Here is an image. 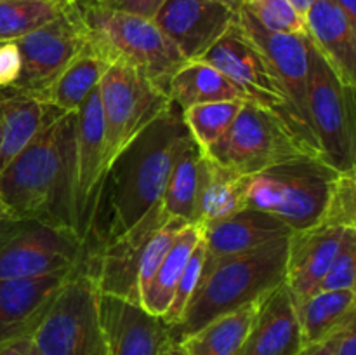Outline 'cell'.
I'll return each instance as SVG.
<instances>
[{"label":"cell","mask_w":356,"mask_h":355,"mask_svg":"<svg viewBox=\"0 0 356 355\" xmlns=\"http://www.w3.org/2000/svg\"><path fill=\"white\" fill-rule=\"evenodd\" d=\"M190 136L183 111L172 103L111 160L86 240V258L132 228L162 200L170 167Z\"/></svg>","instance_id":"6da1fadb"},{"label":"cell","mask_w":356,"mask_h":355,"mask_svg":"<svg viewBox=\"0 0 356 355\" xmlns=\"http://www.w3.org/2000/svg\"><path fill=\"white\" fill-rule=\"evenodd\" d=\"M76 111L45 125L2 171L0 204L9 214L75 230Z\"/></svg>","instance_id":"7a4b0ae2"},{"label":"cell","mask_w":356,"mask_h":355,"mask_svg":"<svg viewBox=\"0 0 356 355\" xmlns=\"http://www.w3.org/2000/svg\"><path fill=\"white\" fill-rule=\"evenodd\" d=\"M289 235L256 249L222 258L205 271L169 338L183 343L218 317L259 301L285 282Z\"/></svg>","instance_id":"3957f363"},{"label":"cell","mask_w":356,"mask_h":355,"mask_svg":"<svg viewBox=\"0 0 356 355\" xmlns=\"http://www.w3.org/2000/svg\"><path fill=\"white\" fill-rule=\"evenodd\" d=\"M79 3L89 28L90 47L108 63L124 61L134 66L169 94L170 80L188 59L163 35L155 21L97 3L82 0Z\"/></svg>","instance_id":"277c9868"},{"label":"cell","mask_w":356,"mask_h":355,"mask_svg":"<svg viewBox=\"0 0 356 355\" xmlns=\"http://www.w3.org/2000/svg\"><path fill=\"white\" fill-rule=\"evenodd\" d=\"M339 171L318 155H302L249 176L247 207L270 212L292 232L320 225Z\"/></svg>","instance_id":"5b68a950"},{"label":"cell","mask_w":356,"mask_h":355,"mask_svg":"<svg viewBox=\"0 0 356 355\" xmlns=\"http://www.w3.org/2000/svg\"><path fill=\"white\" fill-rule=\"evenodd\" d=\"M200 59L225 73L242 89L250 103L277 115L299 139L320 155L312 127L296 110L270 59L243 33L238 21H235Z\"/></svg>","instance_id":"8992f818"},{"label":"cell","mask_w":356,"mask_h":355,"mask_svg":"<svg viewBox=\"0 0 356 355\" xmlns=\"http://www.w3.org/2000/svg\"><path fill=\"white\" fill-rule=\"evenodd\" d=\"M86 244L73 228L0 214V278H35L82 267Z\"/></svg>","instance_id":"52a82bcc"},{"label":"cell","mask_w":356,"mask_h":355,"mask_svg":"<svg viewBox=\"0 0 356 355\" xmlns=\"http://www.w3.org/2000/svg\"><path fill=\"white\" fill-rule=\"evenodd\" d=\"M308 113L320 157L339 173L356 171L355 87L339 79L309 35Z\"/></svg>","instance_id":"ba28073f"},{"label":"cell","mask_w":356,"mask_h":355,"mask_svg":"<svg viewBox=\"0 0 356 355\" xmlns=\"http://www.w3.org/2000/svg\"><path fill=\"white\" fill-rule=\"evenodd\" d=\"M204 152L243 176H252L302 155H318L277 115L250 101L242 104L228 132Z\"/></svg>","instance_id":"9c48e42d"},{"label":"cell","mask_w":356,"mask_h":355,"mask_svg":"<svg viewBox=\"0 0 356 355\" xmlns=\"http://www.w3.org/2000/svg\"><path fill=\"white\" fill-rule=\"evenodd\" d=\"M97 296L92 277L79 268L31 334L42 355H108Z\"/></svg>","instance_id":"30bf717a"},{"label":"cell","mask_w":356,"mask_h":355,"mask_svg":"<svg viewBox=\"0 0 356 355\" xmlns=\"http://www.w3.org/2000/svg\"><path fill=\"white\" fill-rule=\"evenodd\" d=\"M104 125L106 162L172 104L169 94L124 61H111L97 86Z\"/></svg>","instance_id":"8fae6325"},{"label":"cell","mask_w":356,"mask_h":355,"mask_svg":"<svg viewBox=\"0 0 356 355\" xmlns=\"http://www.w3.org/2000/svg\"><path fill=\"white\" fill-rule=\"evenodd\" d=\"M21 54V75L14 89L37 97L86 49L89 28L80 3H70L38 30L14 40Z\"/></svg>","instance_id":"7c38bea8"},{"label":"cell","mask_w":356,"mask_h":355,"mask_svg":"<svg viewBox=\"0 0 356 355\" xmlns=\"http://www.w3.org/2000/svg\"><path fill=\"white\" fill-rule=\"evenodd\" d=\"M169 219L170 216L163 212L159 202L132 228L83 260L80 268L92 277L99 294L117 296L141 305L139 274L145 249L153 233Z\"/></svg>","instance_id":"4fadbf2b"},{"label":"cell","mask_w":356,"mask_h":355,"mask_svg":"<svg viewBox=\"0 0 356 355\" xmlns=\"http://www.w3.org/2000/svg\"><path fill=\"white\" fill-rule=\"evenodd\" d=\"M108 169L104 125L97 87L76 111L75 180H73V225L86 244L92 226L101 183Z\"/></svg>","instance_id":"5bb4252c"},{"label":"cell","mask_w":356,"mask_h":355,"mask_svg":"<svg viewBox=\"0 0 356 355\" xmlns=\"http://www.w3.org/2000/svg\"><path fill=\"white\" fill-rule=\"evenodd\" d=\"M238 10L218 0H165L156 16V26L188 59H200L229 26Z\"/></svg>","instance_id":"9a60e30c"},{"label":"cell","mask_w":356,"mask_h":355,"mask_svg":"<svg viewBox=\"0 0 356 355\" xmlns=\"http://www.w3.org/2000/svg\"><path fill=\"white\" fill-rule=\"evenodd\" d=\"M236 21L243 33L270 59L296 110L312 127L308 113V33L270 31L245 9L238 10Z\"/></svg>","instance_id":"2e32d148"},{"label":"cell","mask_w":356,"mask_h":355,"mask_svg":"<svg viewBox=\"0 0 356 355\" xmlns=\"http://www.w3.org/2000/svg\"><path fill=\"white\" fill-rule=\"evenodd\" d=\"M101 326L108 355H159L169 338L162 317L146 312L138 303L110 294L97 296Z\"/></svg>","instance_id":"e0dca14e"},{"label":"cell","mask_w":356,"mask_h":355,"mask_svg":"<svg viewBox=\"0 0 356 355\" xmlns=\"http://www.w3.org/2000/svg\"><path fill=\"white\" fill-rule=\"evenodd\" d=\"M205 247L204 270L222 258L256 249L280 237L291 235L292 230L270 212L245 207L228 218L198 225Z\"/></svg>","instance_id":"ac0fdd59"},{"label":"cell","mask_w":356,"mask_h":355,"mask_svg":"<svg viewBox=\"0 0 356 355\" xmlns=\"http://www.w3.org/2000/svg\"><path fill=\"white\" fill-rule=\"evenodd\" d=\"M302 347L294 296L284 282L261 299L238 355H298Z\"/></svg>","instance_id":"d6986e66"},{"label":"cell","mask_w":356,"mask_h":355,"mask_svg":"<svg viewBox=\"0 0 356 355\" xmlns=\"http://www.w3.org/2000/svg\"><path fill=\"white\" fill-rule=\"evenodd\" d=\"M75 271L35 278H0V341L31 338L52 299Z\"/></svg>","instance_id":"ffe728a7"},{"label":"cell","mask_w":356,"mask_h":355,"mask_svg":"<svg viewBox=\"0 0 356 355\" xmlns=\"http://www.w3.org/2000/svg\"><path fill=\"white\" fill-rule=\"evenodd\" d=\"M348 228L332 225H315L289 235L285 284L294 301L308 298L332 265Z\"/></svg>","instance_id":"44dd1931"},{"label":"cell","mask_w":356,"mask_h":355,"mask_svg":"<svg viewBox=\"0 0 356 355\" xmlns=\"http://www.w3.org/2000/svg\"><path fill=\"white\" fill-rule=\"evenodd\" d=\"M305 23L306 33L339 79L356 87V21L336 0H313Z\"/></svg>","instance_id":"7402d4cb"},{"label":"cell","mask_w":356,"mask_h":355,"mask_svg":"<svg viewBox=\"0 0 356 355\" xmlns=\"http://www.w3.org/2000/svg\"><path fill=\"white\" fill-rule=\"evenodd\" d=\"M59 115L63 111L31 94L0 89V171Z\"/></svg>","instance_id":"603a6c76"},{"label":"cell","mask_w":356,"mask_h":355,"mask_svg":"<svg viewBox=\"0 0 356 355\" xmlns=\"http://www.w3.org/2000/svg\"><path fill=\"white\" fill-rule=\"evenodd\" d=\"M204 171L205 152L195 141L193 136H190L186 143L181 146L179 153L170 167L165 190H163L162 200H160V205L167 216L183 219L188 225H195Z\"/></svg>","instance_id":"cb8c5ba5"},{"label":"cell","mask_w":356,"mask_h":355,"mask_svg":"<svg viewBox=\"0 0 356 355\" xmlns=\"http://www.w3.org/2000/svg\"><path fill=\"white\" fill-rule=\"evenodd\" d=\"M169 97L181 111L218 101H249L238 86L202 59L186 61L169 86Z\"/></svg>","instance_id":"d4e9b609"},{"label":"cell","mask_w":356,"mask_h":355,"mask_svg":"<svg viewBox=\"0 0 356 355\" xmlns=\"http://www.w3.org/2000/svg\"><path fill=\"white\" fill-rule=\"evenodd\" d=\"M302 343L313 345L334 336L356 320L355 289L323 291L296 303Z\"/></svg>","instance_id":"484cf974"},{"label":"cell","mask_w":356,"mask_h":355,"mask_svg":"<svg viewBox=\"0 0 356 355\" xmlns=\"http://www.w3.org/2000/svg\"><path fill=\"white\" fill-rule=\"evenodd\" d=\"M108 65L110 63L97 54L87 42L86 49L37 97L63 113L79 111L87 96L99 86Z\"/></svg>","instance_id":"4316f807"},{"label":"cell","mask_w":356,"mask_h":355,"mask_svg":"<svg viewBox=\"0 0 356 355\" xmlns=\"http://www.w3.org/2000/svg\"><path fill=\"white\" fill-rule=\"evenodd\" d=\"M249 176L221 166L205 153V171L195 225L228 218L247 207L245 195Z\"/></svg>","instance_id":"83f0119b"},{"label":"cell","mask_w":356,"mask_h":355,"mask_svg":"<svg viewBox=\"0 0 356 355\" xmlns=\"http://www.w3.org/2000/svg\"><path fill=\"white\" fill-rule=\"evenodd\" d=\"M202 230L198 225H186L174 239L149 284L141 292V306L155 317H163L172 299L177 281L184 271L191 253L200 242Z\"/></svg>","instance_id":"f1b7e54d"},{"label":"cell","mask_w":356,"mask_h":355,"mask_svg":"<svg viewBox=\"0 0 356 355\" xmlns=\"http://www.w3.org/2000/svg\"><path fill=\"white\" fill-rule=\"evenodd\" d=\"M259 303L261 299L218 317L181 345L188 355H238Z\"/></svg>","instance_id":"f546056e"},{"label":"cell","mask_w":356,"mask_h":355,"mask_svg":"<svg viewBox=\"0 0 356 355\" xmlns=\"http://www.w3.org/2000/svg\"><path fill=\"white\" fill-rule=\"evenodd\" d=\"M63 6L52 0H0V42L17 40L54 19Z\"/></svg>","instance_id":"4dcf8cb0"},{"label":"cell","mask_w":356,"mask_h":355,"mask_svg":"<svg viewBox=\"0 0 356 355\" xmlns=\"http://www.w3.org/2000/svg\"><path fill=\"white\" fill-rule=\"evenodd\" d=\"M245 101H218L191 106L183 111V120L195 141L211 148L228 132Z\"/></svg>","instance_id":"1f68e13d"},{"label":"cell","mask_w":356,"mask_h":355,"mask_svg":"<svg viewBox=\"0 0 356 355\" xmlns=\"http://www.w3.org/2000/svg\"><path fill=\"white\" fill-rule=\"evenodd\" d=\"M270 31L306 33L305 16L289 0H243L242 7Z\"/></svg>","instance_id":"d6a6232c"},{"label":"cell","mask_w":356,"mask_h":355,"mask_svg":"<svg viewBox=\"0 0 356 355\" xmlns=\"http://www.w3.org/2000/svg\"><path fill=\"white\" fill-rule=\"evenodd\" d=\"M320 223L356 228V171L337 174Z\"/></svg>","instance_id":"836d02e7"},{"label":"cell","mask_w":356,"mask_h":355,"mask_svg":"<svg viewBox=\"0 0 356 355\" xmlns=\"http://www.w3.org/2000/svg\"><path fill=\"white\" fill-rule=\"evenodd\" d=\"M356 281V228H348L343 237L339 251L334 258L327 274L315 287V292L339 291V289H355ZM309 294V296H312Z\"/></svg>","instance_id":"e575fe53"},{"label":"cell","mask_w":356,"mask_h":355,"mask_svg":"<svg viewBox=\"0 0 356 355\" xmlns=\"http://www.w3.org/2000/svg\"><path fill=\"white\" fill-rule=\"evenodd\" d=\"M204 263H205V247H204V242H202V237H200V242H198L197 247L193 249V253H191L186 267H184V271L181 274L179 281H177L176 289H174L172 299H170L169 308H167V312L163 313V317H162V320L167 324V327L177 324V320H179L181 315H183L188 301L191 299V296H193L198 282H200L202 270H204Z\"/></svg>","instance_id":"d590c367"},{"label":"cell","mask_w":356,"mask_h":355,"mask_svg":"<svg viewBox=\"0 0 356 355\" xmlns=\"http://www.w3.org/2000/svg\"><path fill=\"white\" fill-rule=\"evenodd\" d=\"M21 75V54L14 40L0 42V89L16 86Z\"/></svg>","instance_id":"8d00e7d4"},{"label":"cell","mask_w":356,"mask_h":355,"mask_svg":"<svg viewBox=\"0 0 356 355\" xmlns=\"http://www.w3.org/2000/svg\"><path fill=\"white\" fill-rule=\"evenodd\" d=\"M165 0H108L106 7L120 13L132 14V16L146 17V19H153L160 7L163 6Z\"/></svg>","instance_id":"74e56055"},{"label":"cell","mask_w":356,"mask_h":355,"mask_svg":"<svg viewBox=\"0 0 356 355\" xmlns=\"http://www.w3.org/2000/svg\"><path fill=\"white\" fill-rule=\"evenodd\" d=\"M334 355H356V320L341 331Z\"/></svg>","instance_id":"f35d334b"},{"label":"cell","mask_w":356,"mask_h":355,"mask_svg":"<svg viewBox=\"0 0 356 355\" xmlns=\"http://www.w3.org/2000/svg\"><path fill=\"white\" fill-rule=\"evenodd\" d=\"M339 334H334V336L327 338V340L318 341V343H313V345H306V347L301 348L298 355H334L336 354V345L337 340H339Z\"/></svg>","instance_id":"ab89813d"},{"label":"cell","mask_w":356,"mask_h":355,"mask_svg":"<svg viewBox=\"0 0 356 355\" xmlns=\"http://www.w3.org/2000/svg\"><path fill=\"white\" fill-rule=\"evenodd\" d=\"M30 345H31L30 336L0 341V355H28Z\"/></svg>","instance_id":"60d3db41"},{"label":"cell","mask_w":356,"mask_h":355,"mask_svg":"<svg viewBox=\"0 0 356 355\" xmlns=\"http://www.w3.org/2000/svg\"><path fill=\"white\" fill-rule=\"evenodd\" d=\"M159 355H188V354L183 348V345L176 343V341H172L170 338H167L165 343H163L162 348H160Z\"/></svg>","instance_id":"b9f144b4"},{"label":"cell","mask_w":356,"mask_h":355,"mask_svg":"<svg viewBox=\"0 0 356 355\" xmlns=\"http://www.w3.org/2000/svg\"><path fill=\"white\" fill-rule=\"evenodd\" d=\"M336 2L346 10L351 19L356 21V0H336Z\"/></svg>","instance_id":"7bdbcfd3"},{"label":"cell","mask_w":356,"mask_h":355,"mask_svg":"<svg viewBox=\"0 0 356 355\" xmlns=\"http://www.w3.org/2000/svg\"><path fill=\"white\" fill-rule=\"evenodd\" d=\"M289 2H291L292 6L296 7V10H298V13L301 14V16H305L306 10H308L309 6H312V3H313V0H289Z\"/></svg>","instance_id":"ee69618b"},{"label":"cell","mask_w":356,"mask_h":355,"mask_svg":"<svg viewBox=\"0 0 356 355\" xmlns=\"http://www.w3.org/2000/svg\"><path fill=\"white\" fill-rule=\"evenodd\" d=\"M218 2L225 3V6L232 7V9H235V10H240V7H242L243 0H218Z\"/></svg>","instance_id":"f6af8a7d"},{"label":"cell","mask_w":356,"mask_h":355,"mask_svg":"<svg viewBox=\"0 0 356 355\" xmlns=\"http://www.w3.org/2000/svg\"><path fill=\"white\" fill-rule=\"evenodd\" d=\"M28 355H42V354H40V350H38V348L35 347V345H33V341H31L30 350H28Z\"/></svg>","instance_id":"bcb514c9"},{"label":"cell","mask_w":356,"mask_h":355,"mask_svg":"<svg viewBox=\"0 0 356 355\" xmlns=\"http://www.w3.org/2000/svg\"><path fill=\"white\" fill-rule=\"evenodd\" d=\"M52 2H56V3H59V6H70V3H75V2H79V0H52Z\"/></svg>","instance_id":"7dc6e473"},{"label":"cell","mask_w":356,"mask_h":355,"mask_svg":"<svg viewBox=\"0 0 356 355\" xmlns=\"http://www.w3.org/2000/svg\"><path fill=\"white\" fill-rule=\"evenodd\" d=\"M80 2V0H79ZM82 2H90V3H97V6H106L108 0H82Z\"/></svg>","instance_id":"c3c4849f"},{"label":"cell","mask_w":356,"mask_h":355,"mask_svg":"<svg viewBox=\"0 0 356 355\" xmlns=\"http://www.w3.org/2000/svg\"><path fill=\"white\" fill-rule=\"evenodd\" d=\"M2 212H7V211H6V209H3V205L0 204V214H2Z\"/></svg>","instance_id":"681fc988"}]
</instances>
